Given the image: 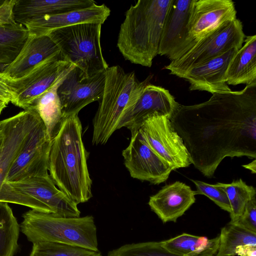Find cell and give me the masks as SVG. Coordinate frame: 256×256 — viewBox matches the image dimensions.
<instances>
[{
	"mask_svg": "<svg viewBox=\"0 0 256 256\" xmlns=\"http://www.w3.org/2000/svg\"><path fill=\"white\" fill-rule=\"evenodd\" d=\"M191 164L212 178L226 157L256 158V84L179 108L170 119Z\"/></svg>",
	"mask_w": 256,
	"mask_h": 256,
	"instance_id": "1",
	"label": "cell"
},
{
	"mask_svg": "<svg viewBox=\"0 0 256 256\" xmlns=\"http://www.w3.org/2000/svg\"><path fill=\"white\" fill-rule=\"evenodd\" d=\"M88 156L78 114L63 118L52 140L48 170L56 186L77 204L88 202L92 196Z\"/></svg>",
	"mask_w": 256,
	"mask_h": 256,
	"instance_id": "2",
	"label": "cell"
},
{
	"mask_svg": "<svg viewBox=\"0 0 256 256\" xmlns=\"http://www.w3.org/2000/svg\"><path fill=\"white\" fill-rule=\"evenodd\" d=\"M172 0H139L125 14L117 46L132 64L150 67L158 54L163 24Z\"/></svg>",
	"mask_w": 256,
	"mask_h": 256,
	"instance_id": "3",
	"label": "cell"
},
{
	"mask_svg": "<svg viewBox=\"0 0 256 256\" xmlns=\"http://www.w3.org/2000/svg\"><path fill=\"white\" fill-rule=\"evenodd\" d=\"M22 218L20 230L32 244L56 242L99 251L92 216L64 218L32 210L24 214Z\"/></svg>",
	"mask_w": 256,
	"mask_h": 256,
	"instance_id": "4",
	"label": "cell"
},
{
	"mask_svg": "<svg viewBox=\"0 0 256 256\" xmlns=\"http://www.w3.org/2000/svg\"><path fill=\"white\" fill-rule=\"evenodd\" d=\"M102 26L98 23L79 24L52 30L47 36L56 45L64 60L90 77L108 68L100 44Z\"/></svg>",
	"mask_w": 256,
	"mask_h": 256,
	"instance_id": "5",
	"label": "cell"
},
{
	"mask_svg": "<svg viewBox=\"0 0 256 256\" xmlns=\"http://www.w3.org/2000/svg\"><path fill=\"white\" fill-rule=\"evenodd\" d=\"M104 74V90L92 120V142L96 146L106 144L118 130L122 114L140 82L134 72H126L119 66L108 67Z\"/></svg>",
	"mask_w": 256,
	"mask_h": 256,
	"instance_id": "6",
	"label": "cell"
},
{
	"mask_svg": "<svg viewBox=\"0 0 256 256\" xmlns=\"http://www.w3.org/2000/svg\"><path fill=\"white\" fill-rule=\"evenodd\" d=\"M245 34L237 18L228 21L200 39L187 52L164 67L170 74L182 78L190 70L232 48L240 49Z\"/></svg>",
	"mask_w": 256,
	"mask_h": 256,
	"instance_id": "7",
	"label": "cell"
},
{
	"mask_svg": "<svg viewBox=\"0 0 256 256\" xmlns=\"http://www.w3.org/2000/svg\"><path fill=\"white\" fill-rule=\"evenodd\" d=\"M152 76L140 82L132 94L124 110L118 129L125 127L130 132L138 130L149 116L158 113L170 119L179 108V104L169 91L150 83Z\"/></svg>",
	"mask_w": 256,
	"mask_h": 256,
	"instance_id": "8",
	"label": "cell"
},
{
	"mask_svg": "<svg viewBox=\"0 0 256 256\" xmlns=\"http://www.w3.org/2000/svg\"><path fill=\"white\" fill-rule=\"evenodd\" d=\"M70 64L60 54L43 61L20 78H11L0 72V82L12 94L10 102L24 110L50 88Z\"/></svg>",
	"mask_w": 256,
	"mask_h": 256,
	"instance_id": "9",
	"label": "cell"
},
{
	"mask_svg": "<svg viewBox=\"0 0 256 256\" xmlns=\"http://www.w3.org/2000/svg\"><path fill=\"white\" fill-rule=\"evenodd\" d=\"M138 130L144 142L172 170L191 164L186 148L167 116L156 113Z\"/></svg>",
	"mask_w": 256,
	"mask_h": 256,
	"instance_id": "10",
	"label": "cell"
},
{
	"mask_svg": "<svg viewBox=\"0 0 256 256\" xmlns=\"http://www.w3.org/2000/svg\"><path fill=\"white\" fill-rule=\"evenodd\" d=\"M38 114L28 108L0 121L3 139L0 146V202L12 166L28 142L32 132L42 122Z\"/></svg>",
	"mask_w": 256,
	"mask_h": 256,
	"instance_id": "11",
	"label": "cell"
},
{
	"mask_svg": "<svg viewBox=\"0 0 256 256\" xmlns=\"http://www.w3.org/2000/svg\"><path fill=\"white\" fill-rule=\"evenodd\" d=\"M105 80L104 72L86 77L72 64L58 90L63 118L78 114L86 106L98 101L103 93Z\"/></svg>",
	"mask_w": 256,
	"mask_h": 256,
	"instance_id": "12",
	"label": "cell"
},
{
	"mask_svg": "<svg viewBox=\"0 0 256 256\" xmlns=\"http://www.w3.org/2000/svg\"><path fill=\"white\" fill-rule=\"evenodd\" d=\"M52 144V140L42 120L13 162L6 182H16L32 177L48 175Z\"/></svg>",
	"mask_w": 256,
	"mask_h": 256,
	"instance_id": "13",
	"label": "cell"
},
{
	"mask_svg": "<svg viewBox=\"0 0 256 256\" xmlns=\"http://www.w3.org/2000/svg\"><path fill=\"white\" fill-rule=\"evenodd\" d=\"M122 156L126 168L135 179L159 184L166 182L172 171L144 142L138 130L131 132L130 142Z\"/></svg>",
	"mask_w": 256,
	"mask_h": 256,
	"instance_id": "14",
	"label": "cell"
},
{
	"mask_svg": "<svg viewBox=\"0 0 256 256\" xmlns=\"http://www.w3.org/2000/svg\"><path fill=\"white\" fill-rule=\"evenodd\" d=\"M194 0H172L163 24L158 54L171 61L188 50V25Z\"/></svg>",
	"mask_w": 256,
	"mask_h": 256,
	"instance_id": "15",
	"label": "cell"
},
{
	"mask_svg": "<svg viewBox=\"0 0 256 256\" xmlns=\"http://www.w3.org/2000/svg\"><path fill=\"white\" fill-rule=\"evenodd\" d=\"M236 18V10L231 0H194L188 25L187 52L204 36Z\"/></svg>",
	"mask_w": 256,
	"mask_h": 256,
	"instance_id": "16",
	"label": "cell"
},
{
	"mask_svg": "<svg viewBox=\"0 0 256 256\" xmlns=\"http://www.w3.org/2000/svg\"><path fill=\"white\" fill-rule=\"evenodd\" d=\"M8 184L42 202L50 210L52 214L64 218L80 217L78 204L56 187L50 174Z\"/></svg>",
	"mask_w": 256,
	"mask_h": 256,
	"instance_id": "17",
	"label": "cell"
},
{
	"mask_svg": "<svg viewBox=\"0 0 256 256\" xmlns=\"http://www.w3.org/2000/svg\"><path fill=\"white\" fill-rule=\"evenodd\" d=\"M110 10L104 4H96L84 8L66 12L45 15L24 24L29 34L36 36L47 35L52 30L82 23L102 24L110 16Z\"/></svg>",
	"mask_w": 256,
	"mask_h": 256,
	"instance_id": "18",
	"label": "cell"
},
{
	"mask_svg": "<svg viewBox=\"0 0 256 256\" xmlns=\"http://www.w3.org/2000/svg\"><path fill=\"white\" fill-rule=\"evenodd\" d=\"M238 50L231 48L188 70L182 78L190 84V90L206 91L212 94L231 91L226 82L225 75L230 60Z\"/></svg>",
	"mask_w": 256,
	"mask_h": 256,
	"instance_id": "19",
	"label": "cell"
},
{
	"mask_svg": "<svg viewBox=\"0 0 256 256\" xmlns=\"http://www.w3.org/2000/svg\"><path fill=\"white\" fill-rule=\"evenodd\" d=\"M196 195V192L190 186L176 181L150 196L148 204L163 222H176L195 202Z\"/></svg>",
	"mask_w": 256,
	"mask_h": 256,
	"instance_id": "20",
	"label": "cell"
},
{
	"mask_svg": "<svg viewBox=\"0 0 256 256\" xmlns=\"http://www.w3.org/2000/svg\"><path fill=\"white\" fill-rule=\"evenodd\" d=\"M60 54L58 48L48 36H36L29 34L18 54L0 72L11 78H20L43 61Z\"/></svg>",
	"mask_w": 256,
	"mask_h": 256,
	"instance_id": "21",
	"label": "cell"
},
{
	"mask_svg": "<svg viewBox=\"0 0 256 256\" xmlns=\"http://www.w3.org/2000/svg\"><path fill=\"white\" fill-rule=\"evenodd\" d=\"M92 0H16L13 8L14 20L24 26L32 20L90 6Z\"/></svg>",
	"mask_w": 256,
	"mask_h": 256,
	"instance_id": "22",
	"label": "cell"
},
{
	"mask_svg": "<svg viewBox=\"0 0 256 256\" xmlns=\"http://www.w3.org/2000/svg\"><path fill=\"white\" fill-rule=\"evenodd\" d=\"M72 65L70 64L54 84L36 99L29 108L38 114L45 126L46 133L52 140L56 134L63 120L58 88Z\"/></svg>",
	"mask_w": 256,
	"mask_h": 256,
	"instance_id": "23",
	"label": "cell"
},
{
	"mask_svg": "<svg viewBox=\"0 0 256 256\" xmlns=\"http://www.w3.org/2000/svg\"><path fill=\"white\" fill-rule=\"evenodd\" d=\"M230 60L225 78L228 85L256 84V35L246 36Z\"/></svg>",
	"mask_w": 256,
	"mask_h": 256,
	"instance_id": "24",
	"label": "cell"
},
{
	"mask_svg": "<svg viewBox=\"0 0 256 256\" xmlns=\"http://www.w3.org/2000/svg\"><path fill=\"white\" fill-rule=\"evenodd\" d=\"M160 245L178 256H215L220 244L219 236L208 238L186 233L160 242Z\"/></svg>",
	"mask_w": 256,
	"mask_h": 256,
	"instance_id": "25",
	"label": "cell"
},
{
	"mask_svg": "<svg viewBox=\"0 0 256 256\" xmlns=\"http://www.w3.org/2000/svg\"><path fill=\"white\" fill-rule=\"evenodd\" d=\"M29 36L26 28L15 22L0 26V68L2 72L17 56Z\"/></svg>",
	"mask_w": 256,
	"mask_h": 256,
	"instance_id": "26",
	"label": "cell"
},
{
	"mask_svg": "<svg viewBox=\"0 0 256 256\" xmlns=\"http://www.w3.org/2000/svg\"><path fill=\"white\" fill-rule=\"evenodd\" d=\"M20 232V225L8 203L0 202V256L16 253Z\"/></svg>",
	"mask_w": 256,
	"mask_h": 256,
	"instance_id": "27",
	"label": "cell"
},
{
	"mask_svg": "<svg viewBox=\"0 0 256 256\" xmlns=\"http://www.w3.org/2000/svg\"><path fill=\"white\" fill-rule=\"evenodd\" d=\"M220 244L215 256H235L240 246H256V233L246 230L235 223L230 222L221 229Z\"/></svg>",
	"mask_w": 256,
	"mask_h": 256,
	"instance_id": "28",
	"label": "cell"
},
{
	"mask_svg": "<svg viewBox=\"0 0 256 256\" xmlns=\"http://www.w3.org/2000/svg\"><path fill=\"white\" fill-rule=\"evenodd\" d=\"M225 192L230 206L231 222H235L242 214L248 201L256 197V189L241 178L231 183H216Z\"/></svg>",
	"mask_w": 256,
	"mask_h": 256,
	"instance_id": "29",
	"label": "cell"
},
{
	"mask_svg": "<svg viewBox=\"0 0 256 256\" xmlns=\"http://www.w3.org/2000/svg\"><path fill=\"white\" fill-rule=\"evenodd\" d=\"M29 256H102L100 251L60 243H33Z\"/></svg>",
	"mask_w": 256,
	"mask_h": 256,
	"instance_id": "30",
	"label": "cell"
},
{
	"mask_svg": "<svg viewBox=\"0 0 256 256\" xmlns=\"http://www.w3.org/2000/svg\"><path fill=\"white\" fill-rule=\"evenodd\" d=\"M108 256H178L163 248L160 242H148L124 244L113 250Z\"/></svg>",
	"mask_w": 256,
	"mask_h": 256,
	"instance_id": "31",
	"label": "cell"
},
{
	"mask_svg": "<svg viewBox=\"0 0 256 256\" xmlns=\"http://www.w3.org/2000/svg\"><path fill=\"white\" fill-rule=\"evenodd\" d=\"M196 188V194L206 196L222 210L230 212V206L226 193L217 184H211L205 182L192 180Z\"/></svg>",
	"mask_w": 256,
	"mask_h": 256,
	"instance_id": "32",
	"label": "cell"
},
{
	"mask_svg": "<svg viewBox=\"0 0 256 256\" xmlns=\"http://www.w3.org/2000/svg\"><path fill=\"white\" fill-rule=\"evenodd\" d=\"M233 223L256 233V197L248 202L241 216Z\"/></svg>",
	"mask_w": 256,
	"mask_h": 256,
	"instance_id": "33",
	"label": "cell"
},
{
	"mask_svg": "<svg viewBox=\"0 0 256 256\" xmlns=\"http://www.w3.org/2000/svg\"><path fill=\"white\" fill-rule=\"evenodd\" d=\"M16 2V0H0V26L16 22L13 14Z\"/></svg>",
	"mask_w": 256,
	"mask_h": 256,
	"instance_id": "34",
	"label": "cell"
},
{
	"mask_svg": "<svg viewBox=\"0 0 256 256\" xmlns=\"http://www.w3.org/2000/svg\"><path fill=\"white\" fill-rule=\"evenodd\" d=\"M236 255L238 256H256V246L245 245L238 248Z\"/></svg>",
	"mask_w": 256,
	"mask_h": 256,
	"instance_id": "35",
	"label": "cell"
},
{
	"mask_svg": "<svg viewBox=\"0 0 256 256\" xmlns=\"http://www.w3.org/2000/svg\"><path fill=\"white\" fill-rule=\"evenodd\" d=\"M0 98L10 102L13 98V94L3 84L0 82Z\"/></svg>",
	"mask_w": 256,
	"mask_h": 256,
	"instance_id": "36",
	"label": "cell"
},
{
	"mask_svg": "<svg viewBox=\"0 0 256 256\" xmlns=\"http://www.w3.org/2000/svg\"><path fill=\"white\" fill-rule=\"evenodd\" d=\"M244 168H246L250 170L251 172L253 174H255L256 173V160L254 159V160L250 163L242 165Z\"/></svg>",
	"mask_w": 256,
	"mask_h": 256,
	"instance_id": "37",
	"label": "cell"
},
{
	"mask_svg": "<svg viewBox=\"0 0 256 256\" xmlns=\"http://www.w3.org/2000/svg\"><path fill=\"white\" fill-rule=\"evenodd\" d=\"M10 102L8 101L0 98V114L2 110Z\"/></svg>",
	"mask_w": 256,
	"mask_h": 256,
	"instance_id": "38",
	"label": "cell"
},
{
	"mask_svg": "<svg viewBox=\"0 0 256 256\" xmlns=\"http://www.w3.org/2000/svg\"><path fill=\"white\" fill-rule=\"evenodd\" d=\"M2 139H3L2 132V131L1 130L0 126V146L1 144H2Z\"/></svg>",
	"mask_w": 256,
	"mask_h": 256,
	"instance_id": "39",
	"label": "cell"
}]
</instances>
